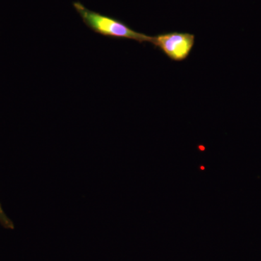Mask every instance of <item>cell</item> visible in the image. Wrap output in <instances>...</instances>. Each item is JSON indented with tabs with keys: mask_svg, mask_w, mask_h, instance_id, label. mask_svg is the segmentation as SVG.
Segmentation results:
<instances>
[{
	"mask_svg": "<svg viewBox=\"0 0 261 261\" xmlns=\"http://www.w3.org/2000/svg\"><path fill=\"white\" fill-rule=\"evenodd\" d=\"M73 7L84 23L100 35L117 39H132L139 43H150L152 40V37L136 32L117 19L92 11L79 2L73 3Z\"/></svg>",
	"mask_w": 261,
	"mask_h": 261,
	"instance_id": "6da1fadb",
	"label": "cell"
},
{
	"mask_svg": "<svg viewBox=\"0 0 261 261\" xmlns=\"http://www.w3.org/2000/svg\"><path fill=\"white\" fill-rule=\"evenodd\" d=\"M173 61H185L195 46V36L189 33L169 32L152 37L151 42Z\"/></svg>",
	"mask_w": 261,
	"mask_h": 261,
	"instance_id": "7a4b0ae2",
	"label": "cell"
},
{
	"mask_svg": "<svg viewBox=\"0 0 261 261\" xmlns=\"http://www.w3.org/2000/svg\"><path fill=\"white\" fill-rule=\"evenodd\" d=\"M0 224L3 225L5 228H13L14 227V225H13L11 220L7 216L4 211H3L1 203H0Z\"/></svg>",
	"mask_w": 261,
	"mask_h": 261,
	"instance_id": "3957f363",
	"label": "cell"
}]
</instances>
